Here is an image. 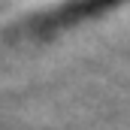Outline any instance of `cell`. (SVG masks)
<instances>
[{"mask_svg": "<svg viewBox=\"0 0 130 130\" xmlns=\"http://www.w3.org/2000/svg\"><path fill=\"white\" fill-rule=\"evenodd\" d=\"M127 0H64L39 15H33L30 21L24 24V33H33V36H45V33H58V30H67L73 24H82L88 18H94L106 9H115Z\"/></svg>", "mask_w": 130, "mask_h": 130, "instance_id": "cell-1", "label": "cell"}]
</instances>
